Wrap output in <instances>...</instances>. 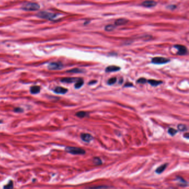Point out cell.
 <instances>
[{
    "mask_svg": "<svg viewBox=\"0 0 189 189\" xmlns=\"http://www.w3.org/2000/svg\"><path fill=\"white\" fill-rule=\"evenodd\" d=\"M167 165H168V164H164L163 165H161L159 168H157L156 169L155 172L157 173H159V174L161 173L162 172H164V171L166 169V168H167Z\"/></svg>",
    "mask_w": 189,
    "mask_h": 189,
    "instance_id": "9a60e30c",
    "label": "cell"
},
{
    "mask_svg": "<svg viewBox=\"0 0 189 189\" xmlns=\"http://www.w3.org/2000/svg\"><path fill=\"white\" fill-rule=\"evenodd\" d=\"M124 87H133V85L132 83H126L125 85H124Z\"/></svg>",
    "mask_w": 189,
    "mask_h": 189,
    "instance_id": "83f0119b",
    "label": "cell"
},
{
    "mask_svg": "<svg viewBox=\"0 0 189 189\" xmlns=\"http://www.w3.org/2000/svg\"><path fill=\"white\" fill-rule=\"evenodd\" d=\"M13 183L12 180H10L9 183L3 186V189H13Z\"/></svg>",
    "mask_w": 189,
    "mask_h": 189,
    "instance_id": "d6986e66",
    "label": "cell"
},
{
    "mask_svg": "<svg viewBox=\"0 0 189 189\" xmlns=\"http://www.w3.org/2000/svg\"><path fill=\"white\" fill-rule=\"evenodd\" d=\"M40 8V5L37 3L27 2L22 5L21 9L25 11H36Z\"/></svg>",
    "mask_w": 189,
    "mask_h": 189,
    "instance_id": "3957f363",
    "label": "cell"
},
{
    "mask_svg": "<svg viewBox=\"0 0 189 189\" xmlns=\"http://www.w3.org/2000/svg\"><path fill=\"white\" fill-rule=\"evenodd\" d=\"M128 20L126 18H119L115 22V25L116 26L124 25L128 23Z\"/></svg>",
    "mask_w": 189,
    "mask_h": 189,
    "instance_id": "7c38bea8",
    "label": "cell"
},
{
    "mask_svg": "<svg viewBox=\"0 0 189 189\" xmlns=\"http://www.w3.org/2000/svg\"><path fill=\"white\" fill-rule=\"evenodd\" d=\"M141 5L144 7L150 8V7L155 6L157 5V2H155V1H144Z\"/></svg>",
    "mask_w": 189,
    "mask_h": 189,
    "instance_id": "ba28073f",
    "label": "cell"
},
{
    "mask_svg": "<svg viewBox=\"0 0 189 189\" xmlns=\"http://www.w3.org/2000/svg\"><path fill=\"white\" fill-rule=\"evenodd\" d=\"M115 28V26L113 25H109L105 26V30L106 31H112Z\"/></svg>",
    "mask_w": 189,
    "mask_h": 189,
    "instance_id": "603a6c76",
    "label": "cell"
},
{
    "mask_svg": "<svg viewBox=\"0 0 189 189\" xmlns=\"http://www.w3.org/2000/svg\"><path fill=\"white\" fill-rule=\"evenodd\" d=\"M173 47L176 48L177 49V51H178L177 52V55H185V54H186V53L187 52V48L184 46L177 44V45H175Z\"/></svg>",
    "mask_w": 189,
    "mask_h": 189,
    "instance_id": "8992f818",
    "label": "cell"
},
{
    "mask_svg": "<svg viewBox=\"0 0 189 189\" xmlns=\"http://www.w3.org/2000/svg\"><path fill=\"white\" fill-rule=\"evenodd\" d=\"M55 93L57 94H65L66 93L68 92V89L66 88H63V87H57L55 90H54Z\"/></svg>",
    "mask_w": 189,
    "mask_h": 189,
    "instance_id": "9c48e42d",
    "label": "cell"
},
{
    "mask_svg": "<svg viewBox=\"0 0 189 189\" xmlns=\"http://www.w3.org/2000/svg\"><path fill=\"white\" fill-rule=\"evenodd\" d=\"M120 69V68L118 66H115V65H110V66L107 67L105 69L106 72H117Z\"/></svg>",
    "mask_w": 189,
    "mask_h": 189,
    "instance_id": "8fae6325",
    "label": "cell"
},
{
    "mask_svg": "<svg viewBox=\"0 0 189 189\" xmlns=\"http://www.w3.org/2000/svg\"><path fill=\"white\" fill-rule=\"evenodd\" d=\"M80 138L83 141L89 142L93 139V137L91 134L88 133H82L80 135Z\"/></svg>",
    "mask_w": 189,
    "mask_h": 189,
    "instance_id": "52a82bcc",
    "label": "cell"
},
{
    "mask_svg": "<svg viewBox=\"0 0 189 189\" xmlns=\"http://www.w3.org/2000/svg\"><path fill=\"white\" fill-rule=\"evenodd\" d=\"M177 128H178V129L180 131H181V132H184V131H186L187 129L186 125L182 124H179L178 126H177Z\"/></svg>",
    "mask_w": 189,
    "mask_h": 189,
    "instance_id": "44dd1931",
    "label": "cell"
},
{
    "mask_svg": "<svg viewBox=\"0 0 189 189\" xmlns=\"http://www.w3.org/2000/svg\"><path fill=\"white\" fill-rule=\"evenodd\" d=\"M176 181H178L179 185H180V186H187V181H186L184 179H183L182 177H179V176L176 177Z\"/></svg>",
    "mask_w": 189,
    "mask_h": 189,
    "instance_id": "4fadbf2b",
    "label": "cell"
},
{
    "mask_svg": "<svg viewBox=\"0 0 189 189\" xmlns=\"http://www.w3.org/2000/svg\"><path fill=\"white\" fill-rule=\"evenodd\" d=\"M58 16V15L57 14L48 12H47V11H41V12H38L37 14V16H38V17L43 19H47V20H54L55 18H57Z\"/></svg>",
    "mask_w": 189,
    "mask_h": 189,
    "instance_id": "6da1fadb",
    "label": "cell"
},
{
    "mask_svg": "<svg viewBox=\"0 0 189 189\" xmlns=\"http://www.w3.org/2000/svg\"><path fill=\"white\" fill-rule=\"evenodd\" d=\"M177 133V131L176 130H175V129L172 128H170L168 129V133L171 136H174Z\"/></svg>",
    "mask_w": 189,
    "mask_h": 189,
    "instance_id": "cb8c5ba5",
    "label": "cell"
},
{
    "mask_svg": "<svg viewBox=\"0 0 189 189\" xmlns=\"http://www.w3.org/2000/svg\"><path fill=\"white\" fill-rule=\"evenodd\" d=\"M93 163L96 165H99L102 164V160L100 159L99 157H95L93 159Z\"/></svg>",
    "mask_w": 189,
    "mask_h": 189,
    "instance_id": "ffe728a7",
    "label": "cell"
},
{
    "mask_svg": "<svg viewBox=\"0 0 189 189\" xmlns=\"http://www.w3.org/2000/svg\"><path fill=\"white\" fill-rule=\"evenodd\" d=\"M84 84V80L82 79H79L75 83V88L76 89H79L80 88L82 87L83 86V85Z\"/></svg>",
    "mask_w": 189,
    "mask_h": 189,
    "instance_id": "e0dca14e",
    "label": "cell"
},
{
    "mask_svg": "<svg viewBox=\"0 0 189 189\" xmlns=\"http://www.w3.org/2000/svg\"><path fill=\"white\" fill-rule=\"evenodd\" d=\"M147 81L148 80L144 78H139L137 80V83H140V84H145L147 82Z\"/></svg>",
    "mask_w": 189,
    "mask_h": 189,
    "instance_id": "484cf974",
    "label": "cell"
},
{
    "mask_svg": "<svg viewBox=\"0 0 189 189\" xmlns=\"http://www.w3.org/2000/svg\"><path fill=\"white\" fill-rule=\"evenodd\" d=\"M147 82H148L151 86H154V87H156L159 86L160 84H161L163 83L162 81L160 80H154V79H150L149 80L147 81Z\"/></svg>",
    "mask_w": 189,
    "mask_h": 189,
    "instance_id": "5bb4252c",
    "label": "cell"
},
{
    "mask_svg": "<svg viewBox=\"0 0 189 189\" xmlns=\"http://www.w3.org/2000/svg\"><path fill=\"white\" fill-rule=\"evenodd\" d=\"M65 152L73 155H83L86 154V151L82 148L73 147V146H67L65 149Z\"/></svg>",
    "mask_w": 189,
    "mask_h": 189,
    "instance_id": "7a4b0ae2",
    "label": "cell"
},
{
    "mask_svg": "<svg viewBox=\"0 0 189 189\" xmlns=\"http://www.w3.org/2000/svg\"><path fill=\"white\" fill-rule=\"evenodd\" d=\"M67 72L68 73H83L84 72L83 70L80 69H78V68H75V69H71V70H69L67 71Z\"/></svg>",
    "mask_w": 189,
    "mask_h": 189,
    "instance_id": "7402d4cb",
    "label": "cell"
},
{
    "mask_svg": "<svg viewBox=\"0 0 189 189\" xmlns=\"http://www.w3.org/2000/svg\"><path fill=\"white\" fill-rule=\"evenodd\" d=\"M96 82H97V81H95V80H94V81H91V82H90L89 83V84H93V83H96Z\"/></svg>",
    "mask_w": 189,
    "mask_h": 189,
    "instance_id": "4dcf8cb0",
    "label": "cell"
},
{
    "mask_svg": "<svg viewBox=\"0 0 189 189\" xmlns=\"http://www.w3.org/2000/svg\"><path fill=\"white\" fill-rule=\"evenodd\" d=\"M63 68V65L61 62H52L48 66V69L51 71L60 70Z\"/></svg>",
    "mask_w": 189,
    "mask_h": 189,
    "instance_id": "5b68a950",
    "label": "cell"
},
{
    "mask_svg": "<svg viewBox=\"0 0 189 189\" xmlns=\"http://www.w3.org/2000/svg\"><path fill=\"white\" fill-rule=\"evenodd\" d=\"M79 78H64L61 79V82L67 83H72L74 82H77Z\"/></svg>",
    "mask_w": 189,
    "mask_h": 189,
    "instance_id": "30bf717a",
    "label": "cell"
},
{
    "mask_svg": "<svg viewBox=\"0 0 189 189\" xmlns=\"http://www.w3.org/2000/svg\"><path fill=\"white\" fill-rule=\"evenodd\" d=\"M170 61L169 59L166 58L164 57H154L152 59V62L154 64H165L167 63Z\"/></svg>",
    "mask_w": 189,
    "mask_h": 189,
    "instance_id": "277c9868",
    "label": "cell"
},
{
    "mask_svg": "<svg viewBox=\"0 0 189 189\" xmlns=\"http://www.w3.org/2000/svg\"><path fill=\"white\" fill-rule=\"evenodd\" d=\"M184 135V137H185V138H187V139H188V137H189V134H188V133H186V134H185Z\"/></svg>",
    "mask_w": 189,
    "mask_h": 189,
    "instance_id": "f546056e",
    "label": "cell"
},
{
    "mask_svg": "<svg viewBox=\"0 0 189 189\" xmlns=\"http://www.w3.org/2000/svg\"><path fill=\"white\" fill-rule=\"evenodd\" d=\"M176 7V6L175 5H170L168 7V8H170V9H172V10H173L174 9H175Z\"/></svg>",
    "mask_w": 189,
    "mask_h": 189,
    "instance_id": "f1b7e54d",
    "label": "cell"
},
{
    "mask_svg": "<svg viewBox=\"0 0 189 189\" xmlns=\"http://www.w3.org/2000/svg\"><path fill=\"white\" fill-rule=\"evenodd\" d=\"M117 80V79L116 77H113V78H111L108 80L107 83L108 85H113L116 83Z\"/></svg>",
    "mask_w": 189,
    "mask_h": 189,
    "instance_id": "d4e9b609",
    "label": "cell"
},
{
    "mask_svg": "<svg viewBox=\"0 0 189 189\" xmlns=\"http://www.w3.org/2000/svg\"><path fill=\"white\" fill-rule=\"evenodd\" d=\"M75 115L77 117H78L80 118H83L87 116V113L86 112H85V111H78V112H77Z\"/></svg>",
    "mask_w": 189,
    "mask_h": 189,
    "instance_id": "ac0fdd59",
    "label": "cell"
},
{
    "mask_svg": "<svg viewBox=\"0 0 189 189\" xmlns=\"http://www.w3.org/2000/svg\"><path fill=\"white\" fill-rule=\"evenodd\" d=\"M30 92L33 94L39 93L40 92V87H38V86H33V87H32L31 88Z\"/></svg>",
    "mask_w": 189,
    "mask_h": 189,
    "instance_id": "2e32d148",
    "label": "cell"
},
{
    "mask_svg": "<svg viewBox=\"0 0 189 189\" xmlns=\"http://www.w3.org/2000/svg\"><path fill=\"white\" fill-rule=\"evenodd\" d=\"M13 111L16 113H22L24 111V110L21 108H15L13 110Z\"/></svg>",
    "mask_w": 189,
    "mask_h": 189,
    "instance_id": "4316f807",
    "label": "cell"
}]
</instances>
